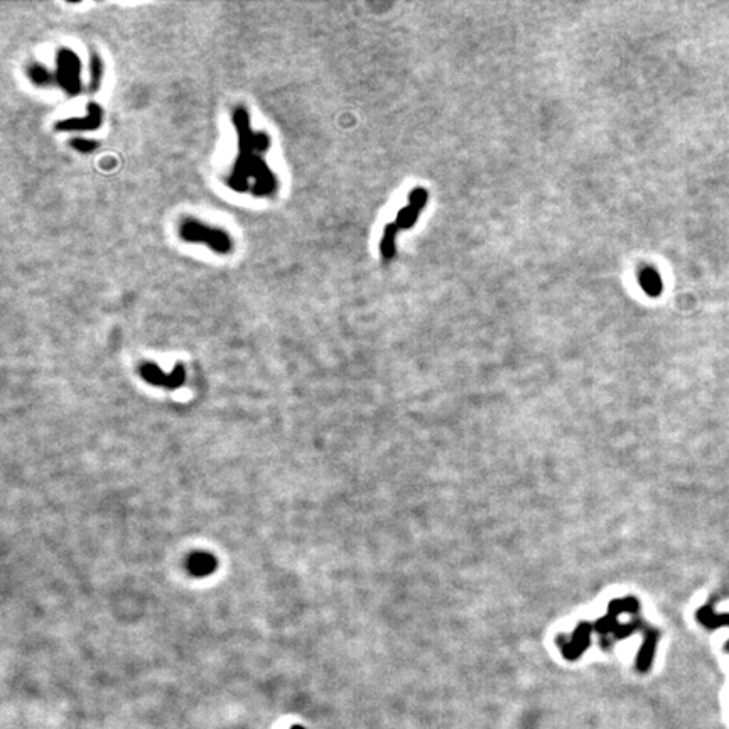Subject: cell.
Returning a JSON list of instances; mask_svg holds the SVG:
<instances>
[{"label":"cell","instance_id":"5b68a950","mask_svg":"<svg viewBox=\"0 0 729 729\" xmlns=\"http://www.w3.org/2000/svg\"><path fill=\"white\" fill-rule=\"evenodd\" d=\"M102 124V108L97 103L88 105L87 119H70L56 124V130H94Z\"/></svg>","mask_w":729,"mask_h":729},{"label":"cell","instance_id":"8fae6325","mask_svg":"<svg viewBox=\"0 0 729 729\" xmlns=\"http://www.w3.org/2000/svg\"><path fill=\"white\" fill-rule=\"evenodd\" d=\"M270 146V139L267 134H256L255 135V151L259 152H265Z\"/></svg>","mask_w":729,"mask_h":729},{"label":"cell","instance_id":"ba28073f","mask_svg":"<svg viewBox=\"0 0 729 729\" xmlns=\"http://www.w3.org/2000/svg\"><path fill=\"white\" fill-rule=\"evenodd\" d=\"M90 68H92V80H90V90L92 92H97L98 88H100V81H102V75H103V65H102V60L98 58V54H92V65H90Z\"/></svg>","mask_w":729,"mask_h":729},{"label":"cell","instance_id":"7c38bea8","mask_svg":"<svg viewBox=\"0 0 729 729\" xmlns=\"http://www.w3.org/2000/svg\"><path fill=\"white\" fill-rule=\"evenodd\" d=\"M291 723L292 721H284L282 719V721H279L276 726H274V729H291Z\"/></svg>","mask_w":729,"mask_h":729},{"label":"cell","instance_id":"7a4b0ae2","mask_svg":"<svg viewBox=\"0 0 729 729\" xmlns=\"http://www.w3.org/2000/svg\"><path fill=\"white\" fill-rule=\"evenodd\" d=\"M179 235L184 242L206 243L211 250L218 252V254H228L232 250V238L227 233L196 222V220H184L179 227Z\"/></svg>","mask_w":729,"mask_h":729},{"label":"cell","instance_id":"3957f363","mask_svg":"<svg viewBox=\"0 0 729 729\" xmlns=\"http://www.w3.org/2000/svg\"><path fill=\"white\" fill-rule=\"evenodd\" d=\"M56 80L58 83L71 94H76L80 92V60L76 58V54L73 51L61 49V51L58 53Z\"/></svg>","mask_w":729,"mask_h":729},{"label":"cell","instance_id":"8992f818","mask_svg":"<svg viewBox=\"0 0 729 729\" xmlns=\"http://www.w3.org/2000/svg\"><path fill=\"white\" fill-rule=\"evenodd\" d=\"M640 286H642V289L652 297H657L662 292V289H664V284H662L659 272H657L654 267H645L642 270Z\"/></svg>","mask_w":729,"mask_h":729},{"label":"cell","instance_id":"6da1fadb","mask_svg":"<svg viewBox=\"0 0 729 729\" xmlns=\"http://www.w3.org/2000/svg\"><path fill=\"white\" fill-rule=\"evenodd\" d=\"M233 122L238 132V157L228 184L235 191H247V178L250 174L252 162L255 159V134L250 130L249 114L243 107H238L233 114Z\"/></svg>","mask_w":729,"mask_h":729},{"label":"cell","instance_id":"30bf717a","mask_svg":"<svg viewBox=\"0 0 729 729\" xmlns=\"http://www.w3.org/2000/svg\"><path fill=\"white\" fill-rule=\"evenodd\" d=\"M70 144H71V147L75 148V151L85 152V154H88V152H93L94 148L100 146V144H98V142L87 141V139H73V141H71Z\"/></svg>","mask_w":729,"mask_h":729},{"label":"cell","instance_id":"277c9868","mask_svg":"<svg viewBox=\"0 0 729 729\" xmlns=\"http://www.w3.org/2000/svg\"><path fill=\"white\" fill-rule=\"evenodd\" d=\"M427 198L429 196H427V191L424 188L414 189L411 195H409V205L404 206V208L399 211L397 220H395V225H397L399 230H409L416 225L418 215H421L422 210L426 208Z\"/></svg>","mask_w":729,"mask_h":729},{"label":"cell","instance_id":"52a82bcc","mask_svg":"<svg viewBox=\"0 0 729 729\" xmlns=\"http://www.w3.org/2000/svg\"><path fill=\"white\" fill-rule=\"evenodd\" d=\"M397 225L394 223H389L385 227V232H384V237H382V242H380V252H382V256H384V260H392L395 256V238H397Z\"/></svg>","mask_w":729,"mask_h":729},{"label":"cell","instance_id":"9c48e42d","mask_svg":"<svg viewBox=\"0 0 729 729\" xmlns=\"http://www.w3.org/2000/svg\"><path fill=\"white\" fill-rule=\"evenodd\" d=\"M29 76H31V80L38 85H46L53 78L51 73H49L46 68L39 66V65H33L29 68Z\"/></svg>","mask_w":729,"mask_h":729}]
</instances>
